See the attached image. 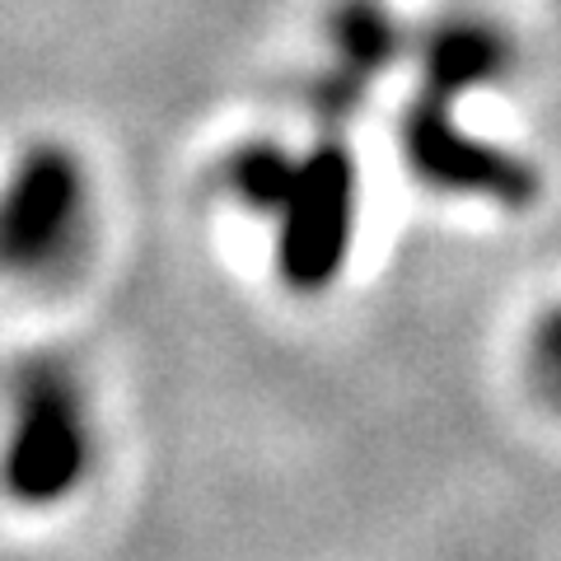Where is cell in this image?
<instances>
[{
  "mask_svg": "<svg viewBox=\"0 0 561 561\" xmlns=\"http://www.w3.org/2000/svg\"><path fill=\"white\" fill-rule=\"evenodd\" d=\"M90 468V421L80 389L57 365H33L20 379V416L5 449V491L24 505H57Z\"/></svg>",
  "mask_w": 561,
  "mask_h": 561,
  "instance_id": "cell-1",
  "label": "cell"
},
{
  "mask_svg": "<svg viewBox=\"0 0 561 561\" xmlns=\"http://www.w3.org/2000/svg\"><path fill=\"white\" fill-rule=\"evenodd\" d=\"M356 234V160L342 140H323L300 160V179L280 210L276 267L290 290H328Z\"/></svg>",
  "mask_w": 561,
  "mask_h": 561,
  "instance_id": "cell-2",
  "label": "cell"
},
{
  "mask_svg": "<svg viewBox=\"0 0 561 561\" xmlns=\"http://www.w3.org/2000/svg\"><path fill=\"white\" fill-rule=\"evenodd\" d=\"M454 99L426 94L402 113V154L421 183L440 192H468L496 206H534L538 202V169L519 154L491 146V140L468 136L454 122Z\"/></svg>",
  "mask_w": 561,
  "mask_h": 561,
  "instance_id": "cell-3",
  "label": "cell"
},
{
  "mask_svg": "<svg viewBox=\"0 0 561 561\" xmlns=\"http://www.w3.org/2000/svg\"><path fill=\"white\" fill-rule=\"evenodd\" d=\"M84 216V173L66 146H33L0 192V267L43 272Z\"/></svg>",
  "mask_w": 561,
  "mask_h": 561,
  "instance_id": "cell-4",
  "label": "cell"
},
{
  "mask_svg": "<svg viewBox=\"0 0 561 561\" xmlns=\"http://www.w3.org/2000/svg\"><path fill=\"white\" fill-rule=\"evenodd\" d=\"M328 38H332V70L313 84V99L328 117L356 108L360 90L370 84L383 66L398 57L402 33L383 0H337L328 14Z\"/></svg>",
  "mask_w": 561,
  "mask_h": 561,
  "instance_id": "cell-5",
  "label": "cell"
},
{
  "mask_svg": "<svg viewBox=\"0 0 561 561\" xmlns=\"http://www.w3.org/2000/svg\"><path fill=\"white\" fill-rule=\"evenodd\" d=\"M421 70H426V94L459 99L511 70V38L482 20H449L426 38Z\"/></svg>",
  "mask_w": 561,
  "mask_h": 561,
  "instance_id": "cell-6",
  "label": "cell"
},
{
  "mask_svg": "<svg viewBox=\"0 0 561 561\" xmlns=\"http://www.w3.org/2000/svg\"><path fill=\"white\" fill-rule=\"evenodd\" d=\"M225 179H230V192L243 206L280 216L295 192V179H300V160L280 150L276 140H249V146H239L230 154Z\"/></svg>",
  "mask_w": 561,
  "mask_h": 561,
  "instance_id": "cell-7",
  "label": "cell"
},
{
  "mask_svg": "<svg viewBox=\"0 0 561 561\" xmlns=\"http://www.w3.org/2000/svg\"><path fill=\"white\" fill-rule=\"evenodd\" d=\"M534 360L538 370H561V305L534 328Z\"/></svg>",
  "mask_w": 561,
  "mask_h": 561,
  "instance_id": "cell-8",
  "label": "cell"
},
{
  "mask_svg": "<svg viewBox=\"0 0 561 561\" xmlns=\"http://www.w3.org/2000/svg\"><path fill=\"white\" fill-rule=\"evenodd\" d=\"M538 379H542V393H548V402L561 412V370H538Z\"/></svg>",
  "mask_w": 561,
  "mask_h": 561,
  "instance_id": "cell-9",
  "label": "cell"
}]
</instances>
